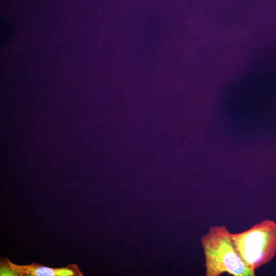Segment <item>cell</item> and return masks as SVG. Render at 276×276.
Masks as SVG:
<instances>
[{
    "mask_svg": "<svg viewBox=\"0 0 276 276\" xmlns=\"http://www.w3.org/2000/svg\"><path fill=\"white\" fill-rule=\"evenodd\" d=\"M200 242L205 257V276H219L223 273L234 276L255 275L238 254L231 233L225 225L211 226Z\"/></svg>",
    "mask_w": 276,
    "mask_h": 276,
    "instance_id": "6da1fadb",
    "label": "cell"
},
{
    "mask_svg": "<svg viewBox=\"0 0 276 276\" xmlns=\"http://www.w3.org/2000/svg\"><path fill=\"white\" fill-rule=\"evenodd\" d=\"M1 275L82 276L83 274L76 264L61 268H50L36 263L18 265L5 258L1 260Z\"/></svg>",
    "mask_w": 276,
    "mask_h": 276,
    "instance_id": "3957f363",
    "label": "cell"
},
{
    "mask_svg": "<svg viewBox=\"0 0 276 276\" xmlns=\"http://www.w3.org/2000/svg\"><path fill=\"white\" fill-rule=\"evenodd\" d=\"M238 254L253 271L268 263L276 254V222L264 220L247 230L231 233Z\"/></svg>",
    "mask_w": 276,
    "mask_h": 276,
    "instance_id": "7a4b0ae2",
    "label": "cell"
},
{
    "mask_svg": "<svg viewBox=\"0 0 276 276\" xmlns=\"http://www.w3.org/2000/svg\"><path fill=\"white\" fill-rule=\"evenodd\" d=\"M6 23V26H4V25L1 22V24L2 25L1 26V36H2V39L3 40L4 39H8V37H10L11 36V35L12 34L11 28L9 27H10V24L8 22Z\"/></svg>",
    "mask_w": 276,
    "mask_h": 276,
    "instance_id": "277c9868",
    "label": "cell"
}]
</instances>
